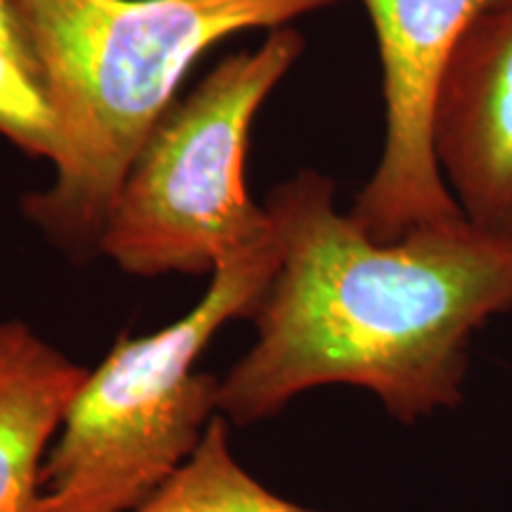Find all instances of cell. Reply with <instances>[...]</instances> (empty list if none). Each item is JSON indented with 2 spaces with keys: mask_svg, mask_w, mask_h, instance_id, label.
<instances>
[{
  "mask_svg": "<svg viewBox=\"0 0 512 512\" xmlns=\"http://www.w3.org/2000/svg\"><path fill=\"white\" fill-rule=\"evenodd\" d=\"M278 271L256 339L221 377L219 413L254 425L325 384L373 392L403 425L456 408L470 344L512 313V238L456 219L377 242L304 169L268 192Z\"/></svg>",
  "mask_w": 512,
  "mask_h": 512,
  "instance_id": "6da1fadb",
  "label": "cell"
},
{
  "mask_svg": "<svg viewBox=\"0 0 512 512\" xmlns=\"http://www.w3.org/2000/svg\"><path fill=\"white\" fill-rule=\"evenodd\" d=\"M342 0H12L60 126L55 181L22 214L76 261L100 238L133 159L216 43Z\"/></svg>",
  "mask_w": 512,
  "mask_h": 512,
  "instance_id": "7a4b0ae2",
  "label": "cell"
},
{
  "mask_svg": "<svg viewBox=\"0 0 512 512\" xmlns=\"http://www.w3.org/2000/svg\"><path fill=\"white\" fill-rule=\"evenodd\" d=\"M275 233L228 256L176 323L124 332L88 370L43 465L41 512H133L202 444L219 413L221 377L197 370L216 332L249 318L278 271Z\"/></svg>",
  "mask_w": 512,
  "mask_h": 512,
  "instance_id": "3957f363",
  "label": "cell"
},
{
  "mask_svg": "<svg viewBox=\"0 0 512 512\" xmlns=\"http://www.w3.org/2000/svg\"><path fill=\"white\" fill-rule=\"evenodd\" d=\"M304 50L290 27L216 64L152 128L121 183L100 254L124 273L202 275L273 233L247 192L245 162L256 112Z\"/></svg>",
  "mask_w": 512,
  "mask_h": 512,
  "instance_id": "277c9868",
  "label": "cell"
},
{
  "mask_svg": "<svg viewBox=\"0 0 512 512\" xmlns=\"http://www.w3.org/2000/svg\"><path fill=\"white\" fill-rule=\"evenodd\" d=\"M382 62L384 147L349 216L377 242L463 219L432 143L434 102L458 38L489 0H361Z\"/></svg>",
  "mask_w": 512,
  "mask_h": 512,
  "instance_id": "5b68a950",
  "label": "cell"
},
{
  "mask_svg": "<svg viewBox=\"0 0 512 512\" xmlns=\"http://www.w3.org/2000/svg\"><path fill=\"white\" fill-rule=\"evenodd\" d=\"M432 143L465 219L512 238V0H489L458 38Z\"/></svg>",
  "mask_w": 512,
  "mask_h": 512,
  "instance_id": "8992f818",
  "label": "cell"
},
{
  "mask_svg": "<svg viewBox=\"0 0 512 512\" xmlns=\"http://www.w3.org/2000/svg\"><path fill=\"white\" fill-rule=\"evenodd\" d=\"M88 368L0 320V512H41L43 465Z\"/></svg>",
  "mask_w": 512,
  "mask_h": 512,
  "instance_id": "52a82bcc",
  "label": "cell"
},
{
  "mask_svg": "<svg viewBox=\"0 0 512 512\" xmlns=\"http://www.w3.org/2000/svg\"><path fill=\"white\" fill-rule=\"evenodd\" d=\"M133 512H318L273 494L235 460L228 420L216 415L181 470Z\"/></svg>",
  "mask_w": 512,
  "mask_h": 512,
  "instance_id": "ba28073f",
  "label": "cell"
},
{
  "mask_svg": "<svg viewBox=\"0 0 512 512\" xmlns=\"http://www.w3.org/2000/svg\"><path fill=\"white\" fill-rule=\"evenodd\" d=\"M0 136L24 155L48 159L60 155V126L46 88L24 62L0 46Z\"/></svg>",
  "mask_w": 512,
  "mask_h": 512,
  "instance_id": "9c48e42d",
  "label": "cell"
},
{
  "mask_svg": "<svg viewBox=\"0 0 512 512\" xmlns=\"http://www.w3.org/2000/svg\"><path fill=\"white\" fill-rule=\"evenodd\" d=\"M0 46L8 48L19 62H24L43 83L41 64L36 60L34 46H31L27 29H24L19 12L12 5V0H0Z\"/></svg>",
  "mask_w": 512,
  "mask_h": 512,
  "instance_id": "30bf717a",
  "label": "cell"
}]
</instances>
